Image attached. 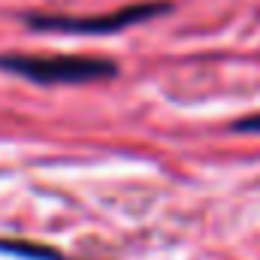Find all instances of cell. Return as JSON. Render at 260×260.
<instances>
[{"label":"cell","instance_id":"1","mask_svg":"<svg viewBox=\"0 0 260 260\" xmlns=\"http://www.w3.org/2000/svg\"><path fill=\"white\" fill-rule=\"evenodd\" d=\"M0 70H12L18 76H27L40 85H79V82H97L115 76V64L106 58H40V55H0Z\"/></svg>","mask_w":260,"mask_h":260},{"label":"cell","instance_id":"2","mask_svg":"<svg viewBox=\"0 0 260 260\" xmlns=\"http://www.w3.org/2000/svg\"><path fill=\"white\" fill-rule=\"evenodd\" d=\"M170 12V3H133L112 15H97V18H70V15H24L30 27L40 30H64V34H118L127 24H139L145 18Z\"/></svg>","mask_w":260,"mask_h":260},{"label":"cell","instance_id":"3","mask_svg":"<svg viewBox=\"0 0 260 260\" xmlns=\"http://www.w3.org/2000/svg\"><path fill=\"white\" fill-rule=\"evenodd\" d=\"M236 133H260V115H254V118H242V121L236 124Z\"/></svg>","mask_w":260,"mask_h":260}]
</instances>
